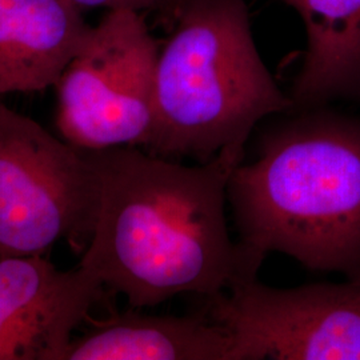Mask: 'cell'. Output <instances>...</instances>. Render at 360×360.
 <instances>
[{"label": "cell", "mask_w": 360, "mask_h": 360, "mask_svg": "<svg viewBox=\"0 0 360 360\" xmlns=\"http://www.w3.org/2000/svg\"><path fill=\"white\" fill-rule=\"evenodd\" d=\"M101 178L95 230L79 266L131 307L180 294L217 295L257 278L259 263L232 242L226 203L245 148L184 166L138 147L90 151Z\"/></svg>", "instance_id": "cell-1"}, {"label": "cell", "mask_w": 360, "mask_h": 360, "mask_svg": "<svg viewBox=\"0 0 360 360\" xmlns=\"http://www.w3.org/2000/svg\"><path fill=\"white\" fill-rule=\"evenodd\" d=\"M269 129L251 163L233 168L227 199L239 245L307 270L360 278V117L324 107Z\"/></svg>", "instance_id": "cell-2"}, {"label": "cell", "mask_w": 360, "mask_h": 360, "mask_svg": "<svg viewBox=\"0 0 360 360\" xmlns=\"http://www.w3.org/2000/svg\"><path fill=\"white\" fill-rule=\"evenodd\" d=\"M172 22L156 63L151 154L207 163L294 110L257 51L245 0H186Z\"/></svg>", "instance_id": "cell-3"}, {"label": "cell", "mask_w": 360, "mask_h": 360, "mask_svg": "<svg viewBox=\"0 0 360 360\" xmlns=\"http://www.w3.org/2000/svg\"><path fill=\"white\" fill-rule=\"evenodd\" d=\"M99 202L90 153L0 101V257H44L60 242L84 252Z\"/></svg>", "instance_id": "cell-4"}, {"label": "cell", "mask_w": 360, "mask_h": 360, "mask_svg": "<svg viewBox=\"0 0 360 360\" xmlns=\"http://www.w3.org/2000/svg\"><path fill=\"white\" fill-rule=\"evenodd\" d=\"M159 51L143 13H104L55 84L60 136L90 151L146 147Z\"/></svg>", "instance_id": "cell-5"}, {"label": "cell", "mask_w": 360, "mask_h": 360, "mask_svg": "<svg viewBox=\"0 0 360 360\" xmlns=\"http://www.w3.org/2000/svg\"><path fill=\"white\" fill-rule=\"evenodd\" d=\"M206 299L238 360H360V278L295 288L254 278Z\"/></svg>", "instance_id": "cell-6"}, {"label": "cell", "mask_w": 360, "mask_h": 360, "mask_svg": "<svg viewBox=\"0 0 360 360\" xmlns=\"http://www.w3.org/2000/svg\"><path fill=\"white\" fill-rule=\"evenodd\" d=\"M104 290L82 266L60 271L44 257H0V360L65 359Z\"/></svg>", "instance_id": "cell-7"}, {"label": "cell", "mask_w": 360, "mask_h": 360, "mask_svg": "<svg viewBox=\"0 0 360 360\" xmlns=\"http://www.w3.org/2000/svg\"><path fill=\"white\" fill-rule=\"evenodd\" d=\"M90 28L71 0H0V96L55 87Z\"/></svg>", "instance_id": "cell-8"}, {"label": "cell", "mask_w": 360, "mask_h": 360, "mask_svg": "<svg viewBox=\"0 0 360 360\" xmlns=\"http://www.w3.org/2000/svg\"><path fill=\"white\" fill-rule=\"evenodd\" d=\"M63 360H238L231 333L206 314L127 312L72 338Z\"/></svg>", "instance_id": "cell-9"}, {"label": "cell", "mask_w": 360, "mask_h": 360, "mask_svg": "<svg viewBox=\"0 0 360 360\" xmlns=\"http://www.w3.org/2000/svg\"><path fill=\"white\" fill-rule=\"evenodd\" d=\"M300 16L307 50L291 101L294 110L360 101V0H283Z\"/></svg>", "instance_id": "cell-10"}, {"label": "cell", "mask_w": 360, "mask_h": 360, "mask_svg": "<svg viewBox=\"0 0 360 360\" xmlns=\"http://www.w3.org/2000/svg\"><path fill=\"white\" fill-rule=\"evenodd\" d=\"M80 8L102 7L108 10H134V11H162L166 13L168 0H71Z\"/></svg>", "instance_id": "cell-11"}, {"label": "cell", "mask_w": 360, "mask_h": 360, "mask_svg": "<svg viewBox=\"0 0 360 360\" xmlns=\"http://www.w3.org/2000/svg\"><path fill=\"white\" fill-rule=\"evenodd\" d=\"M184 1H186V0H168L167 8H166V13H165L172 19L174 15L176 13V10L179 8L180 6H181Z\"/></svg>", "instance_id": "cell-12"}]
</instances>
